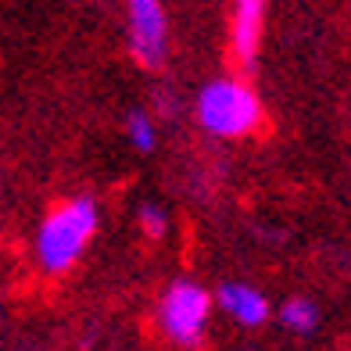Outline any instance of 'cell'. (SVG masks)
<instances>
[{
	"instance_id": "6da1fadb",
	"label": "cell",
	"mask_w": 351,
	"mask_h": 351,
	"mask_svg": "<svg viewBox=\"0 0 351 351\" xmlns=\"http://www.w3.org/2000/svg\"><path fill=\"white\" fill-rule=\"evenodd\" d=\"M97 233V204L90 197L65 201L40 222L36 233V258L47 273H65L83 254L90 237Z\"/></svg>"
},
{
	"instance_id": "7a4b0ae2",
	"label": "cell",
	"mask_w": 351,
	"mask_h": 351,
	"mask_svg": "<svg viewBox=\"0 0 351 351\" xmlns=\"http://www.w3.org/2000/svg\"><path fill=\"white\" fill-rule=\"evenodd\" d=\"M197 122L212 136H244L262 122V101L241 79H212L197 93Z\"/></svg>"
},
{
	"instance_id": "3957f363",
	"label": "cell",
	"mask_w": 351,
	"mask_h": 351,
	"mask_svg": "<svg viewBox=\"0 0 351 351\" xmlns=\"http://www.w3.org/2000/svg\"><path fill=\"white\" fill-rule=\"evenodd\" d=\"M208 312H212V294H204V287L190 280H176L162 298V326L169 341L183 348L197 344L204 326H208Z\"/></svg>"
},
{
	"instance_id": "277c9868",
	"label": "cell",
	"mask_w": 351,
	"mask_h": 351,
	"mask_svg": "<svg viewBox=\"0 0 351 351\" xmlns=\"http://www.w3.org/2000/svg\"><path fill=\"white\" fill-rule=\"evenodd\" d=\"M125 14H130V47L140 65H162L169 51V22L162 0H125Z\"/></svg>"
},
{
	"instance_id": "5b68a950",
	"label": "cell",
	"mask_w": 351,
	"mask_h": 351,
	"mask_svg": "<svg viewBox=\"0 0 351 351\" xmlns=\"http://www.w3.org/2000/svg\"><path fill=\"white\" fill-rule=\"evenodd\" d=\"M262 22H265V0H233L230 19V47L241 65H251L262 43Z\"/></svg>"
},
{
	"instance_id": "8992f818",
	"label": "cell",
	"mask_w": 351,
	"mask_h": 351,
	"mask_svg": "<svg viewBox=\"0 0 351 351\" xmlns=\"http://www.w3.org/2000/svg\"><path fill=\"white\" fill-rule=\"evenodd\" d=\"M219 305H222V312H230L244 326H262L269 319V301L251 283H226L219 291Z\"/></svg>"
},
{
	"instance_id": "52a82bcc",
	"label": "cell",
	"mask_w": 351,
	"mask_h": 351,
	"mask_svg": "<svg viewBox=\"0 0 351 351\" xmlns=\"http://www.w3.org/2000/svg\"><path fill=\"white\" fill-rule=\"evenodd\" d=\"M280 323L291 333H312L319 326V308L308 298H291V301H283V308H280Z\"/></svg>"
},
{
	"instance_id": "ba28073f",
	"label": "cell",
	"mask_w": 351,
	"mask_h": 351,
	"mask_svg": "<svg viewBox=\"0 0 351 351\" xmlns=\"http://www.w3.org/2000/svg\"><path fill=\"white\" fill-rule=\"evenodd\" d=\"M125 136H130V143L136 151H154L158 133H154V122L147 111H130L125 115Z\"/></svg>"
},
{
	"instance_id": "9c48e42d",
	"label": "cell",
	"mask_w": 351,
	"mask_h": 351,
	"mask_svg": "<svg viewBox=\"0 0 351 351\" xmlns=\"http://www.w3.org/2000/svg\"><path fill=\"white\" fill-rule=\"evenodd\" d=\"M140 230L151 237V241H158V237H165L169 230V215L162 204H140Z\"/></svg>"
}]
</instances>
